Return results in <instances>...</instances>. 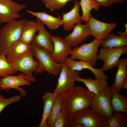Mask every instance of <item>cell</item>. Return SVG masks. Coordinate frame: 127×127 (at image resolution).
I'll return each mask as SVG.
<instances>
[{"instance_id": "cell-26", "label": "cell", "mask_w": 127, "mask_h": 127, "mask_svg": "<svg viewBox=\"0 0 127 127\" xmlns=\"http://www.w3.org/2000/svg\"><path fill=\"white\" fill-rule=\"evenodd\" d=\"M110 117L105 119L103 127H124L127 123V115L122 112H116Z\"/></svg>"}, {"instance_id": "cell-7", "label": "cell", "mask_w": 127, "mask_h": 127, "mask_svg": "<svg viewBox=\"0 0 127 127\" xmlns=\"http://www.w3.org/2000/svg\"><path fill=\"white\" fill-rule=\"evenodd\" d=\"M105 119L90 107L72 115L73 124H81L83 127H103Z\"/></svg>"}, {"instance_id": "cell-19", "label": "cell", "mask_w": 127, "mask_h": 127, "mask_svg": "<svg viewBox=\"0 0 127 127\" xmlns=\"http://www.w3.org/2000/svg\"><path fill=\"white\" fill-rule=\"evenodd\" d=\"M26 11L36 17L44 25L52 30L56 29L63 25L61 18L55 17L44 12H35L30 10H27Z\"/></svg>"}, {"instance_id": "cell-29", "label": "cell", "mask_w": 127, "mask_h": 127, "mask_svg": "<svg viewBox=\"0 0 127 127\" xmlns=\"http://www.w3.org/2000/svg\"><path fill=\"white\" fill-rule=\"evenodd\" d=\"M72 115L67 112L62 107L61 113L55 121L53 127H73Z\"/></svg>"}, {"instance_id": "cell-11", "label": "cell", "mask_w": 127, "mask_h": 127, "mask_svg": "<svg viewBox=\"0 0 127 127\" xmlns=\"http://www.w3.org/2000/svg\"><path fill=\"white\" fill-rule=\"evenodd\" d=\"M31 82L27 79L26 75L22 73L16 75H9L0 79V90L5 91L7 89H14L18 90L21 96L25 97L27 94V91L22 86H29Z\"/></svg>"}, {"instance_id": "cell-2", "label": "cell", "mask_w": 127, "mask_h": 127, "mask_svg": "<svg viewBox=\"0 0 127 127\" xmlns=\"http://www.w3.org/2000/svg\"><path fill=\"white\" fill-rule=\"evenodd\" d=\"M27 20L25 19L15 20L6 23L0 29V55L6 56L12 45L19 40Z\"/></svg>"}, {"instance_id": "cell-22", "label": "cell", "mask_w": 127, "mask_h": 127, "mask_svg": "<svg viewBox=\"0 0 127 127\" xmlns=\"http://www.w3.org/2000/svg\"><path fill=\"white\" fill-rule=\"evenodd\" d=\"M110 88L112 92L111 103L114 112H122L127 114V97Z\"/></svg>"}, {"instance_id": "cell-23", "label": "cell", "mask_w": 127, "mask_h": 127, "mask_svg": "<svg viewBox=\"0 0 127 127\" xmlns=\"http://www.w3.org/2000/svg\"><path fill=\"white\" fill-rule=\"evenodd\" d=\"M32 48V44H26L19 40L11 46L6 54V57H19L25 54Z\"/></svg>"}, {"instance_id": "cell-3", "label": "cell", "mask_w": 127, "mask_h": 127, "mask_svg": "<svg viewBox=\"0 0 127 127\" xmlns=\"http://www.w3.org/2000/svg\"><path fill=\"white\" fill-rule=\"evenodd\" d=\"M34 52L32 48L20 57H6V60L14 70L24 74L27 79L31 82H34L36 79L33 75L32 73L37 68L39 63L34 59Z\"/></svg>"}, {"instance_id": "cell-13", "label": "cell", "mask_w": 127, "mask_h": 127, "mask_svg": "<svg viewBox=\"0 0 127 127\" xmlns=\"http://www.w3.org/2000/svg\"><path fill=\"white\" fill-rule=\"evenodd\" d=\"M87 23L90 27L91 35L95 39L101 41H103L117 25L116 23H107L99 21L91 15Z\"/></svg>"}, {"instance_id": "cell-33", "label": "cell", "mask_w": 127, "mask_h": 127, "mask_svg": "<svg viewBox=\"0 0 127 127\" xmlns=\"http://www.w3.org/2000/svg\"><path fill=\"white\" fill-rule=\"evenodd\" d=\"M100 7H109L113 3L111 0H95Z\"/></svg>"}, {"instance_id": "cell-28", "label": "cell", "mask_w": 127, "mask_h": 127, "mask_svg": "<svg viewBox=\"0 0 127 127\" xmlns=\"http://www.w3.org/2000/svg\"><path fill=\"white\" fill-rule=\"evenodd\" d=\"M62 108V103L60 94H58L47 120L48 127H53L55 121L61 113Z\"/></svg>"}, {"instance_id": "cell-9", "label": "cell", "mask_w": 127, "mask_h": 127, "mask_svg": "<svg viewBox=\"0 0 127 127\" xmlns=\"http://www.w3.org/2000/svg\"><path fill=\"white\" fill-rule=\"evenodd\" d=\"M27 7L13 0H0V24L20 18V12Z\"/></svg>"}, {"instance_id": "cell-27", "label": "cell", "mask_w": 127, "mask_h": 127, "mask_svg": "<svg viewBox=\"0 0 127 127\" xmlns=\"http://www.w3.org/2000/svg\"><path fill=\"white\" fill-rule=\"evenodd\" d=\"M79 3L82 11L81 21L87 23L91 15L92 10L98 11L100 6L95 0H80Z\"/></svg>"}, {"instance_id": "cell-30", "label": "cell", "mask_w": 127, "mask_h": 127, "mask_svg": "<svg viewBox=\"0 0 127 127\" xmlns=\"http://www.w3.org/2000/svg\"><path fill=\"white\" fill-rule=\"evenodd\" d=\"M17 72V71L14 70L7 61L6 55H0V77L2 78L13 75Z\"/></svg>"}, {"instance_id": "cell-18", "label": "cell", "mask_w": 127, "mask_h": 127, "mask_svg": "<svg viewBox=\"0 0 127 127\" xmlns=\"http://www.w3.org/2000/svg\"><path fill=\"white\" fill-rule=\"evenodd\" d=\"M127 58L119 59L114 82L110 87L111 89L119 92L122 89H127Z\"/></svg>"}, {"instance_id": "cell-15", "label": "cell", "mask_w": 127, "mask_h": 127, "mask_svg": "<svg viewBox=\"0 0 127 127\" xmlns=\"http://www.w3.org/2000/svg\"><path fill=\"white\" fill-rule=\"evenodd\" d=\"M38 27V33L35 35L32 42V44L43 48L50 53L54 49V46L50 37L51 34L45 29L44 24L40 20L36 19Z\"/></svg>"}, {"instance_id": "cell-12", "label": "cell", "mask_w": 127, "mask_h": 127, "mask_svg": "<svg viewBox=\"0 0 127 127\" xmlns=\"http://www.w3.org/2000/svg\"><path fill=\"white\" fill-rule=\"evenodd\" d=\"M50 37L54 46L53 52L50 54L51 57L57 63H64L68 56L71 54L72 47L60 36L51 34Z\"/></svg>"}, {"instance_id": "cell-31", "label": "cell", "mask_w": 127, "mask_h": 127, "mask_svg": "<svg viewBox=\"0 0 127 127\" xmlns=\"http://www.w3.org/2000/svg\"><path fill=\"white\" fill-rule=\"evenodd\" d=\"M75 0H41L47 8L52 11L63 8L69 2Z\"/></svg>"}, {"instance_id": "cell-8", "label": "cell", "mask_w": 127, "mask_h": 127, "mask_svg": "<svg viewBox=\"0 0 127 127\" xmlns=\"http://www.w3.org/2000/svg\"><path fill=\"white\" fill-rule=\"evenodd\" d=\"M127 53V46L120 48L102 47L98 55V59L103 62L101 68L103 71L111 70L117 66L121 56Z\"/></svg>"}, {"instance_id": "cell-4", "label": "cell", "mask_w": 127, "mask_h": 127, "mask_svg": "<svg viewBox=\"0 0 127 127\" xmlns=\"http://www.w3.org/2000/svg\"><path fill=\"white\" fill-rule=\"evenodd\" d=\"M31 44L34 52V56L39 63L38 67L34 71L35 73L41 74L46 71L51 75H59L62 64L55 62L46 50Z\"/></svg>"}, {"instance_id": "cell-17", "label": "cell", "mask_w": 127, "mask_h": 127, "mask_svg": "<svg viewBox=\"0 0 127 127\" xmlns=\"http://www.w3.org/2000/svg\"><path fill=\"white\" fill-rule=\"evenodd\" d=\"M80 7L79 2L78 0H75L72 9L67 13H62L63 25L65 30H71L76 24L81 23V16L79 13Z\"/></svg>"}, {"instance_id": "cell-10", "label": "cell", "mask_w": 127, "mask_h": 127, "mask_svg": "<svg viewBox=\"0 0 127 127\" xmlns=\"http://www.w3.org/2000/svg\"><path fill=\"white\" fill-rule=\"evenodd\" d=\"M57 83L53 92L57 94L66 91L75 86V77L79 76V71H73L64 63L62 64Z\"/></svg>"}, {"instance_id": "cell-20", "label": "cell", "mask_w": 127, "mask_h": 127, "mask_svg": "<svg viewBox=\"0 0 127 127\" xmlns=\"http://www.w3.org/2000/svg\"><path fill=\"white\" fill-rule=\"evenodd\" d=\"M75 80L76 81L83 83L87 89L94 95L99 94L109 87L106 80L103 79L93 80L90 78L84 79L77 76L75 77Z\"/></svg>"}, {"instance_id": "cell-24", "label": "cell", "mask_w": 127, "mask_h": 127, "mask_svg": "<svg viewBox=\"0 0 127 127\" xmlns=\"http://www.w3.org/2000/svg\"><path fill=\"white\" fill-rule=\"evenodd\" d=\"M102 47L120 48L127 46V36H118L111 33L102 41Z\"/></svg>"}, {"instance_id": "cell-5", "label": "cell", "mask_w": 127, "mask_h": 127, "mask_svg": "<svg viewBox=\"0 0 127 127\" xmlns=\"http://www.w3.org/2000/svg\"><path fill=\"white\" fill-rule=\"evenodd\" d=\"M102 42L95 39L89 43L75 47L72 49L70 58L88 62L94 66L98 59V48Z\"/></svg>"}, {"instance_id": "cell-35", "label": "cell", "mask_w": 127, "mask_h": 127, "mask_svg": "<svg viewBox=\"0 0 127 127\" xmlns=\"http://www.w3.org/2000/svg\"><path fill=\"white\" fill-rule=\"evenodd\" d=\"M113 3L122 4L125 2L127 0H111Z\"/></svg>"}, {"instance_id": "cell-1", "label": "cell", "mask_w": 127, "mask_h": 127, "mask_svg": "<svg viewBox=\"0 0 127 127\" xmlns=\"http://www.w3.org/2000/svg\"><path fill=\"white\" fill-rule=\"evenodd\" d=\"M94 94L87 89L75 86L60 94L63 108L72 115L89 107Z\"/></svg>"}, {"instance_id": "cell-25", "label": "cell", "mask_w": 127, "mask_h": 127, "mask_svg": "<svg viewBox=\"0 0 127 127\" xmlns=\"http://www.w3.org/2000/svg\"><path fill=\"white\" fill-rule=\"evenodd\" d=\"M38 30V25L36 21L28 20L19 40L26 44H31L35 33Z\"/></svg>"}, {"instance_id": "cell-21", "label": "cell", "mask_w": 127, "mask_h": 127, "mask_svg": "<svg viewBox=\"0 0 127 127\" xmlns=\"http://www.w3.org/2000/svg\"><path fill=\"white\" fill-rule=\"evenodd\" d=\"M57 95L54 92H46L42 98L43 102L42 116L38 127H48L46 121L53 104L56 99Z\"/></svg>"}, {"instance_id": "cell-16", "label": "cell", "mask_w": 127, "mask_h": 127, "mask_svg": "<svg viewBox=\"0 0 127 127\" xmlns=\"http://www.w3.org/2000/svg\"><path fill=\"white\" fill-rule=\"evenodd\" d=\"M64 63L73 71H79L84 69L89 70L94 74L95 79H101L106 80L108 78L102 68H95L88 62L82 60L76 61L68 57Z\"/></svg>"}, {"instance_id": "cell-32", "label": "cell", "mask_w": 127, "mask_h": 127, "mask_svg": "<svg viewBox=\"0 0 127 127\" xmlns=\"http://www.w3.org/2000/svg\"><path fill=\"white\" fill-rule=\"evenodd\" d=\"M21 99L20 95L12 96L8 98H6L0 93V114L7 106L12 103L20 101Z\"/></svg>"}, {"instance_id": "cell-14", "label": "cell", "mask_w": 127, "mask_h": 127, "mask_svg": "<svg viewBox=\"0 0 127 127\" xmlns=\"http://www.w3.org/2000/svg\"><path fill=\"white\" fill-rule=\"evenodd\" d=\"M72 32L66 36L64 40L72 47L77 46L87 39L91 35L90 27L87 23L76 24Z\"/></svg>"}, {"instance_id": "cell-6", "label": "cell", "mask_w": 127, "mask_h": 127, "mask_svg": "<svg viewBox=\"0 0 127 127\" xmlns=\"http://www.w3.org/2000/svg\"><path fill=\"white\" fill-rule=\"evenodd\" d=\"M112 94L108 87L99 94H94L89 107L105 119L110 117L114 113L111 103Z\"/></svg>"}, {"instance_id": "cell-34", "label": "cell", "mask_w": 127, "mask_h": 127, "mask_svg": "<svg viewBox=\"0 0 127 127\" xmlns=\"http://www.w3.org/2000/svg\"><path fill=\"white\" fill-rule=\"evenodd\" d=\"M125 28V31L124 32L119 31L118 32V35L121 36H127V24L126 23L124 25Z\"/></svg>"}]
</instances>
